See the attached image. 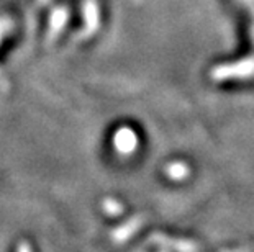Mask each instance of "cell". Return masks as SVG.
Here are the masks:
<instances>
[{
  "mask_svg": "<svg viewBox=\"0 0 254 252\" xmlns=\"http://www.w3.org/2000/svg\"><path fill=\"white\" fill-rule=\"evenodd\" d=\"M189 174V169L186 164L182 162H172L169 167H167V175L174 180H181V179H186Z\"/></svg>",
  "mask_w": 254,
  "mask_h": 252,
  "instance_id": "5",
  "label": "cell"
},
{
  "mask_svg": "<svg viewBox=\"0 0 254 252\" xmlns=\"http://www.w3.org/2000/svg\"><path fill=\"white\" fill-rule=\"evenodd\" d=\"M84 20H85V26L84 31L79 35V38H84V36H90L99 26L100 20H99V8H97L95 0H85L84 3Z\"/></svg>",
  "mask_w": 254,
  "mask_h": 252,
  "instance_id": "2",
  "label": "cell"
},
{
  "mask_svg": "<svg viewBox=\"0 0 254 252\" xmlns=\"http://www.w3.org/2000/svg\"><path fill=\"white\" fill-rule=\"evenodd\" d=\"M143 223V218H139V216H136V218H133L131 221L129 223H127V224H123V226L120 228V229H117V231H113L112 233V238L113 239H117L118 243H123L128 236H131L136 229L139 228V224Z\"/></svg>",
  "mask_w": 254,
  "mask_h": 252,
  "instance_id": "4",
  "label": "cell"
},
{
  "mask_svg": "<svg viewBox=\"0 0 254 252\" xmlns=\"http://www.w3.org/2000/svg\"><path fill=\"white\" fill-rule=\"evenodd\" d=\"M45 2H46V0H40V3H41V5H43V3H45Z\"/></svg>",
  "mask_w": 254,
  "mask_h": 252,
  "instance_id": "8",
  "label": "cell"
},
{
  "mask_svg": "<svg viewBox=\"0 0 254 252\" xmlns=\"http://www.w3.org/2000/svg\"><path fill=\"white\" fill-rule=\"evenodd\" d=\"M104 208L109 214H120L122 213V205L117 203L115 200H112V198H107L104 202Z\"/></svg>",
  "mask_w": 254,
  "mask_h": 252,
  "instance_id": "6",
  "label": "cell"
},
{
  "mask_svg": "<svg viewBox=\"0 0 254 252\" xmlns=\"http://www.w3.org/2000/svg\"><path fill=\"white\" fill-rule=\"evenodd\" d=\"M67 20V10L66 8H56L51 15V25H50V40L56 38L59 31L64 26Z\"/></svg>",
  "mask_w": 254,
  "mask_h": 252,
  "instance_id": "3",
  "label": "cell"
},
{
  "mask_svg": "<svg viewBox=\"0 0 254 252\" xmlns=\"http://www.w3.org/2000/svg\"><path fill=\"white\" fill-rule=\"evenodd\" d=\"M8 28H10L8 21H0V41H2L3 36L8 33Z\"/></svg>",
  "mask_w": 254,
  "mask_h": 252,
  "instance_id": "7",
  "label": "cell"
},
{
  "mask_svg": "<svg viewBox=\"0 0 254 252\" xmlns=\"http://www.w3.org/2000/svg\"><path fill=\"white\" fill-rule=\"evenodd\" d=\"M113 146L120 154H131L138 146V138L129 128H120L113 136Z\"/></svg>",
  "mask_w": 254,
  "mask_h": 252,
  "instance_id": "1",
  "label": "cell"
}]
</instances>
